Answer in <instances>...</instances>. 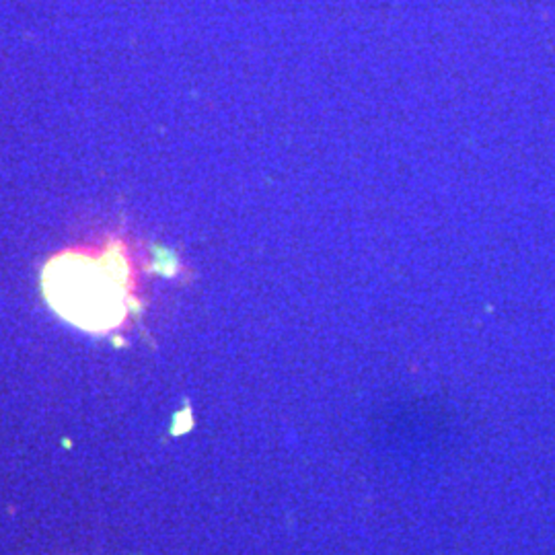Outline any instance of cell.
Listing matches in <instances>:
<instances>
[{"label":"cell","mask_w":555,"mask_h":555,"mask_svg":"<svg viewBox=\"0 0 555 555\" xmlns=\"http://www.w3.org/2000/svg\"><path fill=\"white\" fill-rule=\"evenodd\" d=\"M45 298L60 317L86 331H109L128 313V266L115 251L66 253L43 272Z\"/></svg>","instance_id":"cell-1"}]
</instances>
